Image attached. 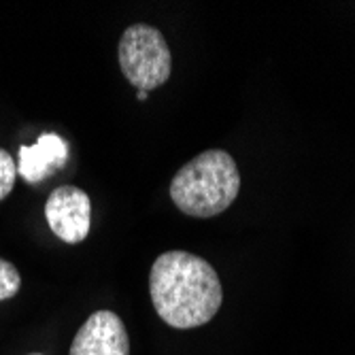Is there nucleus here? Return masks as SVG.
I'll list each match as a JSON object with an SVG mask.
<instances>
[{
	"label": "nucleus",
	"instance_id": "obj_1",
	"mask_svg": "<svg viewBox=\"0 0 355 355\" xmlns=\"http://www.w3.org/2000/svg\"><path fill=\"white\" fill-rule=\"evenodd\" d=\"M149 296L159 319L175 330L200 328L217 315L223 289L217 270L189 251H166L151 264Z\"/></svg>",
	"mask_w": 355,
	"mask_h": 355
},
{
	"label": "nucleus",
	"instance_id": "obj_2",
	"mask_svg": "<svg viewBox=\"0 0 355 355\" xmlns=\"http://www.w3.org/2000/svg\"><path fill=\"white\" fill-rule=\"evenodd\" d=\"M168 191L181 213L209 219L232 207L241 191V173L228 151L209 149L177 171Z\"/></svg>",
	"mask_w": 355,
	"mask_h": 355
},
{
	"label": "nucleus",
	"instance_id": "obj_3",
	"mask_svg": "<svg viewBox=\"0 0 355 355\" xmlns=\"http://www.w3.org/2000/svg\"><path fill=\"white\" fill-rule=\"evenodd\" d=\"M117 58L121 73L137 89L151 92L171 79V47L162 32L149 24H132L123 30Z\"/></svg>",
	"mask_w": 355,
	"mask_h": 355
},
{
	"label": "nucleus",
	"instance_id": "obj_4",
	"mask_svg": "<svg viewBox=\"0 0 355 355\" xmlns=\"http://www.w3.org/2000/svg\"><path fill=\"white\" fill-rule=\"evenodd\" d=\"M45 219L60 241L69 245L85 241L92 223L89 196L75 185H62L53 189L45 202Z\"/></svg>",
	"mask_w": 355,
	"mask_h": 355
},
{
	"label": "nucleus",
	"instance_id": "obj_5",
	"mask_svg": "<svg viewBox=\"0 0 355 355\" xmlns=\"http://www.w3.org/2000/svg\"><path fill=\"white\" fill-rule=\"evenodd\" d=\"M71 355H130V336L113 311H96L73 338Z\"/></svg>",
	"mask_w": 355,
	"mask_h": 355
},
{
	"label": "nucleus",
	"instance_id": "obj_6",
	"mask_svg": "<svg viewBox=\"0 0 355 355\" xmlns=\"http://www.w3.org/2000/svg\"><path fill=\"white\" fill-rule=\"evenodd\" d=\"M69 159V147L62 137L47 132L41 135L35 145L19 147V162L17 173L26 183H41L49 175L62 171Z\"/></svg>",
	"mask_w": 355,
	"mask_h": 355
},
{
	"label": "nucleus",
	"instance_id": "obj_7",
	"mask_svg": "<svg viewBox=\"0 0 355 355\" xmlns=\"http://www.w3.org/2000/svg\"><path fill=\"white\" fill-rule=\"evenodd\" d=\"M19 287H21V277L17 268L0 257V300H9L17 296Z\"/></svg>",
	"mask_w": 355,
	"mask_h": 355
},
{
	"label": "nucleus",
	"instance_id": "obj_8",
	"mask_svg": "<svg viewBox=\"0 0 355 355\" xmlns=\"http://www.w3.org/2000/svg\"><path fill=\"white\" fill-rule=\"evenodd\" d=\"M17 179V164L7 149H0V200H5Z\"/></svg>",
	"mask_w": 355,
	"mask_h": 355
},
{
	"label": "nucleus",
	"instance_id": "obj_9",
	"mask_svg": "<svg viewBox=\"0 0 355 355\" xmlns=\"http://www.w3.org/2000/svg\"><path fill=\"white\" fill-rule=\"evenodd\" d=\"M147 94H149V92H143V89H139V92H137V98L143 103V101H147Z\"/></svg>",
	"mask_w": 355,
	"mask_h": 355
},
{
	"label": "nucleus",
	"instance_id": "obj_10",
	"mask_svg": "<svg viewBox=\"0 0 355 355\" xmlns=\"http://www.w3.org/2000/svg\"><path fill=\"white\" fill-rule=\"evenodd\" d=\"M28 355H43V353H28Z\"/></svg>",
	"mask_w": 355,
	"mask_h": 355
}]
</instances>
